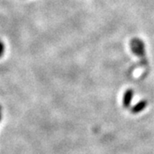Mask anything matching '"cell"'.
<instances>
[{
  "mask_svg": "<svg viewBox=\"0 0 154 154\" xmlns=\"http://www.w3.org/2000/svg\"><path fill=\"white\" fill-rule=\"evenodd\" d=\"M131 49L132 51L138 57L144 58L146 55V51H145V45L144 43L139 38H133L131 40Z\"/></svg>",
  "mask_w": 154,
  "mask_h": 154,
  "instance_id": "1",
  "label": "cell"
},
{
  "mask_svg": "<svg viewBox=\"0 0 154 154\" xmlns=\"http://www.w3.org/2000/svg\"><path fill=\"white\" fill-rule=\"evenodd\" d=\"M133 96H134V91L132 89H128L125 92V94L123 95V106L125 108H128L130 106Z\"/></svg>",
  "mask_w": 154,
  "mask_h": 154,
  "instance_id": "2",
  "label": "cell"
},
{
  "mask_svg": "<svg viewBox=\"0 0 154 154\" xmlns=\"http://www.w3.org/2000/svg\"><path fill=\"white\" fill-rule=\"evenodd\" d=\"M146 105H147V103H146V100H141V101H140L137 105H135L132 108V110H131L132 113L136 114V113H139V112L142 111V110L146 108Z\"/></svg>",
  "mask_w": 154,
  "mask_h": 154,
  "instance_id": "3",
  "label": "cell"
},
{
  "mask_svg": "<svg viewBox=\"0 0 154 154\" xmlns=\"http://www.w3.org/2000/svg\"><path fill=\"white\" fill-rule=\"evenodd\" d=\"M5 52V45L0 40V57H2V56L4 55Z\"/></svg>",
  "mask_w": 154,
  "mask_h": 154,
  "instance_id": "4",
  "label": "cell"
},
{
  "mask_svg": "<svg viewBox=\"0 0 154 154\" xmlns=\"http://www.w3.org/2000/svg\"><path fill=\"white\" fill-rule=\"evenodd\" d=\"M1 118H2V116H1V114H0V121H1Z\"/></svg>",
  "mask_w": 154,
  "mask_h": 154,
  "instance_id": "5",
  "label": "cell"
},
{
  "mask_svg": "<svg viewBox=\"0 0 154 154\" xmlns=\"http://www.w3.org/2000/svg\"><path fill=\"white\" fill-rule=\"evenodd\" d=\"M1 109H2V107H1V105H0V111H1Z\"/></svg>",
  "mask_w": 154,
  "mask_h": 154,
  "instance_id": "6",
  "label": "cell"
}]
</instances>
